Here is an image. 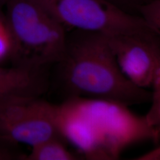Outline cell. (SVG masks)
I'll return each mask as SVG.
<instances>
[{"label":"cell","mask_w":160,"mask_h":160,"mask_svg":"<svg viewBox=\"0 0 160 160\" xmlns=\"http://www.w3.org/2000/svg\"><path fill=\"white\" fill-rule=\"evenodd\" d=\"M55 65L59 86L71 98L90 97L123 107L151 102L152 92L123 74L105 34L67 32L63 57Z\"/></svg>","instance_id":"1"},{"label":"cell","mask_w":160,"mask_h":160,"mask_svg":"<svg viewBox=\"0 0 160 160\" xmlns=\"http://www.w3.org/2000/svg\"><path fill=\"white\" fill-rule=\"evenodd\" d=\"M12 65L49 67L63 57L67 30L35 0H8Z\"/></svg>","instance_id":"2"},{"label":"cell","mask_w":160,"mask_h":160,"mask_svg":"<svg viewBox=\"0 0 160 160\" xmlns=\"http://www.w3.org/2000/svg\"><path fill=\"white\" fill-rule=\"evenodd\" d=\"M68 30L107 36L157 32L143 19L104 0H35Z\"/></svg>","instance_id":"3"},{"label":"cell","mask_w":160,"mask_h":160,"mask_svg":"<svg viewBox=\"0 0 160 160\" xmlns=\"http://www.w3.org/2000/svg\"><path fill=\"white\" fill-rule=\"evenodd\" d=\"M57 137L63 138L46 101L37 98L0 105V138L33 147Z\"/></svg>","instance_id":"4"},{"label":"cell","mask_w":160,"mask_h":160,"mask_svg":"<svg viewBox=\"0 0 160 160\" xmlns=\"http://www.w3.org/2000/svg\"><path fill=\"white\" fill-rule=\"evenodd\" d=\"M160 33L148 32L107 36L123 74L135 85L151 87L160 67Z\"/></svg>","instance_id":"5"},{"label":"cell","mask_w":160,"mask_h":160,"mask_svg":"<svg viewBox=\"0 0 160 160\" xmlns=\"http://www.w3.org/2000/svg\"><path fill=\"white\" fill-rule=\"evenodd\" d=\"M49 67H0V105L39 98L49 87Z\"/></svg>","instance_id":"6"},{"label":"cell","mask_w":160,"mask_h":160,"mask_svg":"<svg viewBox=\"0 0 160 160\" xmlns=\"http://www.w3.org/2000/svg\"><path fill=\"white\" fill-rule=\"evenodd\" d=\"M62 138H53L32 147L24 160H75L78 157L69 151Z\"/></svg>","instance_id":"7"},{"label":"cell","mask_w":160,"mask_h":160,"mask_svg":"<svg viewBox=\"0 0 160 160\" xmlns=\"http://www.w3.org/2000/svg\"><path fill=\"white\" fill-rule=\"evenodd\" d=\"M151 87L152 88V104L144 119L149 127L155 129L160 124V67L155 73Z\"/></svg>","instance_id":"8"},{"label":"cell","mask_w":160,"mask_h":160,"mask_svg":"<svg viewBox=\"0 0 160 160\" xmlns=\"http://www.w3.org/2000/svg\"><path fill=\"white\" fill-rule=\"evenodd\" d=\"M138 16L160 33V0H148L138 7Z\"/></svg>","instance_id":"9"},{"label":"cell","mask_w":160,"mask_h":160,"mask_svg":"<svg viewBox=\"0 0 160 160\" xmlns=\"http://www.w3.org/2000/svg\"><path fill=\"white\" fill-rule=\"evenodd\" d=\"M12 53V37L6 22L4 12L0 14V65L11 61Z\"/></svg>","instance_id":"10"},{"label":"cell","mask_w":160,"mask_h":160,"mask_svg":"<svg viewBox=\"0 0 160 160\" xmlns=\"http://www.w3.org/2000/svg\"><path fill=\"white\" fill-rule=\"evenodd\" d=\"M25 155L19 144L0 138V160H24Z\"/></svg>","instance_id":"11"},{"label":"cell","mask_w":160,"mask_h":160,"mask_svg":"<svg viewBox=\"0 0 160 160\" xmlns=\"http://www.w3.org/2000/svg\"><path fill=\"white\" fill-rule=\"evenodd\" d=\"M122 10L132 15L138 16V7L148 0H104Z\"/></svg>","instance_id":"12"},{"label":"cell","mask_w":160,"mask_h":160,"mask_svg":"<svg viewBox=\"0 0 160 160\" xmlns=\"http://www.w3.org/2000/svg\"><path fill=\"white\" fill-rule=\"evenodd\" d=\"M135 160H160V147L154 149L138 157Z\"/></svg>","instance_id":"13"},{"label":"cell","mask_w":160,"mask_h":160,"mask_svg":"<svg viewBox=\"0 0 160 160\" xmlns=\"http://www.w3.org/2000/svg\"><path fill=\"white\" fill-rule=\"evenodd\" d=\"M7 1L8 0H0V14H2L4 13L3 10L4 8H6Z\"/></svg>","instance_id":"14"}]
</instances>
